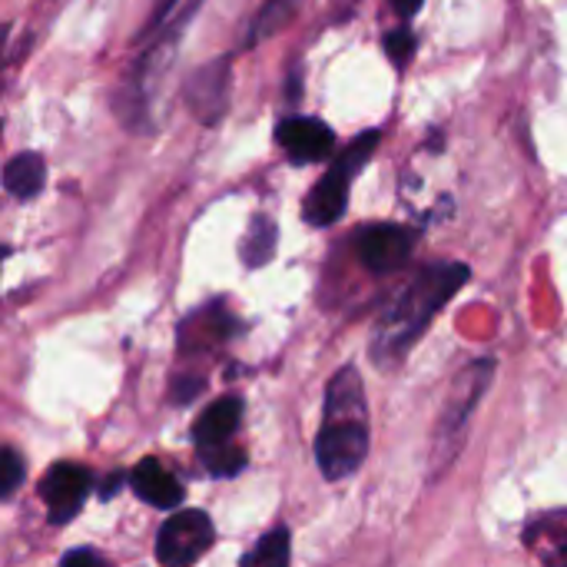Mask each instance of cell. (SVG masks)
<instances>
[{
	"label": "cell",
	"instance_id": "obj_1",
	"mask_svg": "<svg viewBox=\"0 0 567 567\" xmlns=\"http://www.w3.org/2000/svg\"><path fill=\"white\" fill-rule=\"evenodd\" d=\"M472 269L465 262H435L425 266L375 319L372 329V362L379 369H399L412 346L425 336L432 319L449 306V299L468 282Z\"/></svg>",
	"mask_w": 567,
	"mask_h": 567
},
{
	"label": "cell",
	"instance_id": "obj_2",
	"mask_svg": "<svg viewBox=\"0 0 567 567\" xmlns=\"http://www.w3.org/2000/svg\"><path fill=\"white\" fill-rule=\"evenodd\" d=\"M369 458V399L355 365H342L326 385L316 462L329 482H342Z\"/></svg>",
	"mask_w": 567,
	"mask_h": 567
},
{
	"label": "cell",
	"instance_id": "obj_3",
	"mask_svg": "<svg viewBox=\"0 0 567 567\" xmlns=\"http://www.w3.org/2000/svg\"><path fill=\"white\" fill-rule=\"evenodd\" d=\"M498 372V362L492 355L472 359L449 385V395L442 402L435 432H432V452H429V482L442 478L455 458L462 455L465 442H468V429L475 419V409L482 405L485 392L492 389Z\"/></svg>",
	"mask_w": 567,
	"mask_h": 567
},
{
	"label": "cell",
	"instance_id": "obj_4",
	"mask_svg": "<svg viewBox=\"0 0 567 567\" xmlns=\"http://www.w3.org/2000/svg\"><path fill=\"white\" fill-rule=\"evenodd\" d=\"M382 143V133L379 130H369L362 133L359 140L349 143V150L332 163V169L312 186V193L306 196V206H302V216L309 226H332L342 219L346 206H349V186H352V176L369 163V156L375 153V146Z\"/></svg>",
	"mask_w": 567,
	"mask_h": 567
},
{
	"label": "cell",
	"instance_id": "obj_5",
	"mask_svg": "<svg viewBox=\"0 0 567 567\" xmlns=\"http://www.w3.org/2000/svg\"><path fill=\"white\" fill-rule=\"evenodd\" d=\"M216 542V528L206 512L186 508L163 522L156 535V561L163 567H193Z\"/></svg>",
	"mask_w": 567,
	"mask_h": 567
},
{
	"label": "cell",
	"instance_id": "obj_6",
	"mask_svg": "<svg viewBox=\"0 0 567 567\" xmlns=\"http://www.w3.org/2000/svg\"><path fill=\"white\" fill-rule=\"evenodd\" d=\"M90 488H93V475L83 465H73V462L53 465L40 478V498L50 512V522H56V525L73 522V515H80Z\"/></svg>",
	"mask_w": 567,
	"mask_h": 567
},
{
	"label": "cell",
	"instance_id": "obj_7",
	"mask_svg": "<svg viewBox=\"0 0 567 567\" xmlns=\"http://www.w3.org/2000/svg\"><path fill=\"white\" fill-rule=\"evenodd\" d=\"M412 233L405 226H395V223H375V226H365L355 239V252H359V262L369 269V272H395L409 262L412 256Z\"/></svg>",
	"mask_w": 567,
	"mask_h": 567
},
{
	"label": "cell",
	"instance_id": "obj_8",
	"mask_svg": "<svg viewBox=\"0 0 567 567\" xmlns=\"http://www.w3.org/2000/svg\"><path fill=\"white\" fill-rule=\"evenodd\" d=\"M276 140L289 153V159L299 163V166L326 159L332 153V146H336L332 130L316 116H289V120H282L276 126Z\"/></svg>",
	"mask_w": 567,
	"mask_h": 567
},
{
	"label": "cell",
	"instance_id": "obj_9",
	"mask_svg": "<svg viewBox=\"0 0 567 567\" xmlns=\"http://www.w3.org/2000/svg\"><path fill=\"white\" fill-rule=\"evenodd\" d=\"M186 100L199 123H219L229 100V60L223 56L216 63L199 66L186 83Z\"/></svg>",
	"mask_w": 567,
	"mask_h": 567
},
{
	"label": "cell",
	"instance_id": "obj_10",
	"mask_svg": "<svg viewBox=\"0 0 567 567\" xmlns=\"http://www.w3.org/2000/svg\"><path fill=\"white\" fill-rule=\"evenodd\" d=\"M130 485H133V492L146 502V505H153V508H176L179 502H183V485H179V478L159 462V458H143L136 468H133V475H130Z\"/></svg>",
	"mask_w": 567,
	"mask_h": 567
},
{
	"label": "cell",
	"instance_id": "obj_11",
	"mask_svg": "<svg viewBox=\"0 0 567 567\" xmlns=\"http://www.w3.org/2000/svg\"><path fill=\"white\" fill-rule=\"evenodd\" d=\"M239 419H243V399L226 395V399L213 402V405L196 419V425H193V442H196V449H209V445L229 442V435L236 432Z\"/></svg>",
	"mask_w": 567,
	"mask_h": 567
},
{
	"label": "cell",
	"instance_id": "obj_12",
	"mask_svg": "<svg viewBox=\"0 0 567 567\" xmlns=\"http://www.w3.org/2000/svg\"><path fill=\"white\" fill-rule=\"evenodd\" d=\"M47 179V166L40 153H20L3 166V186L17 196V199H30L43 189Z\"/></svg>",
	"mask_w": 567,
	"mask_h": 567
},
{
	"label": "cell",
	"instance_id": "obj_13",
	"mask_svg": "<svg viewBox=\"0 0 567 567\" xmlns=\"http://www.w3.org/2000/svg\"><path fill=\"white\" fill-rule=\"evenodd\" d=\"M276 243H279L276 223L259 213V216H252V223H249V229H246V236L239 243V256H243V262L249 269H259L276 256Z\"/></svg>",
	"mask_w": 567,
	"mask_h": 567
},
{
	"label": "cell",
	"instance_id": "obj_14",
	"mask_svg": "<svg viewBox=\"0 0 567 567\" xmlns=\"http://www.w3.org/2000/svg\"><path fill=\"white\" fill-rule=\"evenodd\" d=\"M289 558H292V538L286 528H272L266 532L256 548L243 558L239 567H289Z\"/></svg>",
	"mask_w": 567,
	"mask_h": 567
},
{
	"label": "cell",
	"instance_id": "obj_15",
	"mask_svg": "<svg viewBox=\"0 0 567 567\" xmlns=\"http://www.w3.org/2000/svg\"><path fill=\"white\" fill-rule=\"evenodd\" d=\"M299 10V0H266V7L259 10L256 23H252V33H249V43H259L272 33H279Z\"/></svg>",
	"mask_w": 567,
	"mask_h": 567
},
{
	"label": "cell",
	"instance_id": "obj_16",
	"mask_svg": "<svg viewBox=\"0 0 567 567\" xmlns=\"http://www.w3.org/2000/svg\"><path fill=\"white\" fill-rule=\"evenodd\" d=\"M199 458H203V468L216 478H233L246 468V452L223 442V445H209V449H199Z\"/></svg>",
	"mask_w": 567,
	"mask_h": 567
},
{
	"label": "cell",
	"instance_id": "obj_17",
	"mask_svg": "<svg viewBox=\"0 0 567 567\" xmlns=\"http://www.w3.org/2000/svg\"><path fill=\"white\" fill-rule=\"evenodd\" d=\"M528 545L538 551L545 567H567V528L542 525V538L528 535Z\"/></svg>",
	"mask_w": 567,
	"mask_h": 567
},
{
	"label": "cell",
	"instance_id": "obj_18",
	"mask_svg": "<svg viewBox=\"0 0 567 567\" xmlns=\"http://www.w3.org/2000/svg\"><path fill=\"white\" fill-rule=\"evenodd\" d=\"M23 482V458L13 449H0V498H10Z\"/></svg>",
	"mask_w": 567,
	"mask_h": 567
},
{
	"label": "cell",
	"instance_id": "obj_19",
	"mask_svg": "<svg viewBox=\"0 0 567 567\" xmlns=\"http://www.w3.org/2000/svg\"><path fill=\"white\" fill-rule=\"evenodd\" d=\"M385 53L395 66H405L415 53V33L409 27H399L392 33H385Z\"/></svg>",
	"mask_w": 567,
	"mask_h": 567
},
{
	"label": "cell",
	"instance_id": "obj_20",
	"mask_svg": "<svg viewBox=\"0 0 567 567\" xmlns=\"http://www.w3.org/2000/svg\"><path fill=\"white\" fill-rule=\"evenodd\" d=\"M60 567H113L106 558H100L96 551H86V548H80V551H70L66 558H63V565Z\"/></svg>",
	"mask_w": 567,
	"mask_h": 567
},
{
	"label": "cell",
	"instance_id": "obj_21",
	"mask_svg": "<svg viewBox=\"0 0 567 567\" xmlns=\"http://www.w3.org/2000/svg\"><path fill=\"white\" fill-rule=\"evenodd\" d=\"M199 392H203V382H199V379H176L173 402H193Z\"/></svg>",
	"mask_w": 567,
	"mask_h": 567
},
{
	"label": "cell",
	"instance_id": "obj_22",
	"mask_svg": "<svg viewBox=\"0 0 567 567\" xmlns=\"http://www.w3.org/2000/svg\"><path fill=\"white\" fill-rule=\"evenodd\" d=\"M120 485H123V475H110V478L100 485V498H103V502H106V498H116Z\"/></svg>",
	"mask_w": 567,
	"mask_h": 567
},
{
	"label": "cell",
	"instance_id": "obj_23",
	"mask_svg": "<svg viewBox=\"0 0 567 567\" xmlns=\"http://www.w3.org/2000/svg\"><path fill=\"white\" fill-rule=\"evenodd\" d=\"M422 3H425V0H392V7H395L402 17H415V13L422 10Z\"/></svg>",
	"mask_w": 567,
	"mask_h": 567
},
{
	"label": "cell",
	"instance_id": "obj_24",
	"mask_svg": "<svg viewBox=\"0 0 567 567\" xmlns=\"http://www.w3.org/2000/svg\"><path fill=\"white\" fill-rule=\"evenodd\" d=\"M0 130H3V126H0Z\"/></svg>",
	"mask_w": 567,
	"mask_h": 567
}]
</instances>
